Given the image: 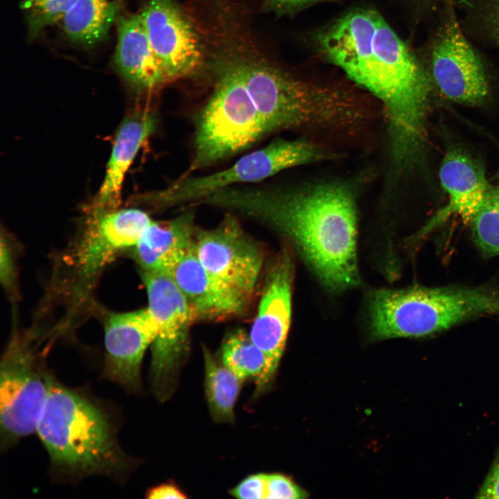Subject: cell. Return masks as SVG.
I'll return each instance as SVG.
<instances>
[{
    "label": "cell",
    "mask_w": 499,
    "mask_h": 499,
    "mask_svg": "<svg viewBox=\"0 0 499 499\" xmlns=\"http://www.w3.org/2000/svg\"><path fill=\"white\" fill-rule=\"evenodd\" d=\"M195 246L207 270L248 304L263 268V254L233 213H227L213 228L196 229Z\"/></svg>",
    "instance_id": "30bf717a"
},
{
    "label": "cell",
    "mask_w": 499,
    "mask_h": 499,
    "mask_svg": "<svg viewBox=\"0 0 499 499\" xmlns=\"http://www.w3.org/2000/svg\"><path fill=\"white\" fill-rule=\"evenodd\" d=\"M317 42L328 61L381 103L390 157L403 162L420 157L432 79L382 16L352 11L324 29Z\"/></svg>",
    "instance_id": "6da1fadb"
},
{
    "label": "cell",
    "mask_w": 499,
    "mask_h": 499,
    "mask_svg": "<svg viewBox=\"0 0 499 499\" xmlns=\"http://www.w3.org/2000/svg\"><path fill=\"white\" fill-rule=\"evenodd\" d=\"M139 13L170 82L199 71L203 62L200 39L175 0H142Z\"/></svg>",
    "instance_id": "5bb4252c"
},
{
    "label": "cell",
    "mask_w": 499,
    "mask_h": 499,
    "mask_svg": "<svg viewBox=\"0 0 499 499\" xmlns=\"http://www.w3.org/2000/svg\"><path fill=\"white\" fill-rule=\"evenodd\" d=\"M430 65L433 82L448 99L473 106L487 98L489 84L483 64L453 17L433 45Z\"/></svg>",
    "instance_id": "4fadbf2b"
},
{
    "label": "cell",
    "mask_w": 499,
    "mask_h": 499,
    "mask_svg": "<svg viewBox=\"0 0 499 499\" xmlns=\"http://www.w3.org/2000/svg\"><path fill=\"white\" fill-rule=\"evenodd\" d=\"M116 24L113 66L128 88L138 96H147L170 83L139 13H121Z\"/></svg>",
    "instance_id": "9a60e30c"
},
{
    "label": "cell",
    "mask_w": 499,
    "mask_h": 499,
    "mask_svg": "<svg viewBox=\"0 0 499 499\" xmlns=\"http://www.w3.org/2000/svg\"><path fill=\"white\" fill-rule=\"evenodd\" d=\"M333 0H265L271 9L281 12H290L313 4Z\"/></svg>",
    "instance_id": "f546056e"
},
{
    "label": "cell",
    "mask_w": 499,
    "mask_h": 499,
    "mask_svg": "<svg viewBox=\"0 0 499 499\" xmlns=\"http://www.w3.org/2000/svg\"><path fill=\"white\" fill-rule=\"evenodd\" d=\"M167 274L185 296L195 319L238 316L248 304L207 270L198 259L195 243L182 253Z\"/></svg>",
    "instance_id": "e0dca14e"
},
{
    "label": "cell",
    "mask_w": 499,
    "mask_h": 499,
    "mask_svg": "<svg viewBox=\"0 0 499 499\" xmlns=\"http://www.w3.org/2000/svg\"><path fill=\"white\" fill-rule=\"evenodd\" d=\"M148 309L157 334L151 344L150 384L159 401L172 394L179 369L189 349V333L195 319L185 296L171 277L164 272H140Z\"/></svg>",
    "instance_id": "9c48e42d"
},
{
    "label": "cell",
    "mask_w": 499,
    "mask_h": 499,
    "mask_svg": "<svg viewBox=\"0 0 499 499\" xmlns=\"http://www.w3.org/2000/svg\"><path fill=\"white\" fill-rule=\"evenodd\" d=\"M36 432L51 473L61 480L97 475L123 482L137 465L121 447L116 421L105 405L53 374Z\"/></svg>",
    "instance_id": "277c9868"
},
{
    "label": "cell",
    "mask_w": 499,
    "mask_h": 499,
    "mask_svg": "<svg viewBox=\"0 0 499 499\" xmlns=\"http://www.w3.org/2000/svg\"><path fill=\"white\" fill-rule=\"evenodd\" d=\"M229 493L240 499L265 498L266 474L256 473L246 477L231 489Z\"/></svg>",
    "instance_id": "4316f807"
},
{
    "label": "cell",
    "mask_w": 499,
    "mask_h": 499,
    "mask_svg": "<svg viewBox=\"0 0 499 499\" xmlns=\"http://www.w3.org/2000/svg\"><path fill=\"white\" fill-rule=\"evenodd\" d=\"M221 362L242 382L258 380L264 371L265 358L250 334L237 329L227 335L220 349Z\"/></svg>",
    "instance_id": "7402d4cb"
},
{
    "label": "cell",
    "mask_w": 499,
    "mask_h": 499,
    "mask_svg": "<svg viewBox=\"0 0 499 499\" xmlns=\"http://www.w3.org/2000/svg\"><path fill=\"white\" fill-rule=\"evenodd\" d=\"M306 497V493L289 478L279 473L266 474L265 498L301 499Z\"/></svg>",
    "instance_id": "484cf974"
},
{
    "label": "cell",
    "mask_w": 499,
    "mask_h": 499,
    "mask_svg": "<svg viewBox=\"0 0 499 499\" xmlns=\"http://www.w3.org/2000/svg\"><path fill=\"white\" fill-rule=\"evenodd\" d=\"M493 24L495 36L499 43V0H496L493 10Z\"/></svg>",
    "instance_id": "4dcf8cb0"
},
{
    "label": "cell",
    "mask_w": 499,
    "mask_h": 499,
    "mask_svg": "<svg viewBox=\"0 0 499 499\" xmlns=\"http://www.w3.org/2000/svg\"><path fill=\"white\" fill-rule=\"evenodd\" d=\"M11 236L3 229L0 242V281L8 299L15 303L19 297L17 250Z\"/></svg>",
    "instance_id": "d4e9b609"
},
{
    "label": "cell",
    "mask_w": 499,
    "mask_h": 499,
    "mask_svg": "<svg viewBox=\"0 0 499 499\" xmlns=\"http://www.w3.org/2000/svg\"><path fill=\"white\" fill-rule=\"evenodd\" d=\"M96 308L104 331L102 376L129 393L140 392L142 360L157 334L153 317L147 307L125 312Z\"/></svg>",
    "instance_id": "7c38bea8"
},
{
    "label": "cell",
    "mask_w": 499,
    "mask_h": 499,
    "mask_svg": "<svg viewBox=\"0 0 499 499\" xmlns=\"http://www.w3.org/2000/svg\"><path fill=\"white\" fill-rule=\"evenodd\" d=\"M194 214L186 211L166 221H152L129 250L139 272L168 273L195 243Z\"/></svg>",
    "instance_id": "d6986e66"
},
{
    "label": "cell",
    "mask_w": 499,
    "mask_h": 499,
    "mask_svg": "<svg viewBox=\"0 0 499 499\" xmlns=\"http://www.w3.org/2000/svg\"><path fill=\"white\" fill-rule=\"evenodd\" d=\"M31 330L12 326L0 365V449L6 451L36 432L52 376L49 351Z\"/></svg>",
    "instance_id": "52a82bcc"
},
{
    "label": "cell",
    "mask_w": 499,
    "mask_h": 499,
    "mask_svg": "<svg viewBox=\"0 0 499 499\" xmlns=\"http://www.w3.org/2000/svg\"><path fill=\"white\" fill-rule=\"evenodd\" d=\"M294 261L291 252L282 250L268 268L257 313L250 331L262 351L265 367L255 381L254 397L266 390L278 368L286 344L292 312Z\"/></svg>",
    "instance_id": "8fae6325"
},
{
    "label": "cell",
    "mask_w": 499,
    "mask_h": 499,
    "mask_svg": "<svg viewBox=\"0 0 499 499\" xmlns=\"http://www.w3.org/2000/svg\"><path fill=\"white\" fill-rule=\"evenodd\" d=\"M467 224L472 240L481 254L487 258L499 256V186H490Z\"/></svg>",
    "instance_id": "603a6c76"
},
{
    "label": "cell",
    "mask_w": 499,
    "mask_h": 499,
    "mask_svg": "<svg viewBox=\"0 0 499 499\" xmlns=\"http://www.w3.org/2000/svg\"><path fill=\"white\" fill-rule=\"evenodd\" d=\"M439 177L447 203L417 233L426 235L450 217L459 216L466 224L482 204L490 186L480 164L459 148L448 150L441 161Z\"/></svg>",
    "instance_id": "2e32d148"
},
{
    "label": "cell",
    "mask_w": 499,
    "mask_h": 499,
    "mask_svg": "<svg viewBox=\"0 0 499 499\" xmlns=\"http://www.w3.org/2000/svg\"><path fill=\"white\" fill-rule=\"evenodd\" d=\"M121 13L117 0H76L59 23L69 42L89 49L107 37Z\"/></svg>",
    "instance_id": "ffe728a7"
},
{
    "label": "cell",
    "mask_w": 499,
    "mask_h": 499,
    "mask_svg": "<svg viewBox=\"0 0 499 499\" xmlns=\"http://www.w3.org/2000/svg\"><path fill=\"white\" fill-rule=\"evenodd\" d=\"M204 391L212 419L218 423H233L234 407L242 381L204 346Z\"/></svg>",
    "instance_id": "44dd1931"
},
{
    "label": "cell",
    "mask_w": 499,
    "mask_h": 499,
    "mask_svg": "<svg viewBox=\"0 0 499 499\" xmlns=\"http://www.w3.org/2000/svg\"><path fill=\"white\" fill-rule=\"evenodd\" d=\"M336 157L322 145L308 139H278L240 157L228 168L203 176L181 177L166 189L141 194V202L155 209L192 205L218 189L257 182L286 168Z\"/></svg>",
    "instance_id": "ba28073f"
},
{
    "label": "cell",
    "mask_w": 499,
    "mask_h": 499,
    "mask_svg": "<svg viewBox=\"0 0 499 499\" xmlns=\"http://www.w3.org/2000/svg\"><path fill=\"white\" fill-rule=\"evenodd\" d=\"M152 221L139 208L89 207L74 237L54 259L36 322L57 315L49 329L51 335L57 340L71 333L94 310V289L105 268L130 250Z\"/></svg>",
    "instance_id": "3957f363"
},
{
    "label": "cell",
    "mask_w": 499,
    "mask_h": 499,
    "mask_svg": "<svg viewBox=\"0 0 499 499\" xmlns=\"http://www.w3.org/2000/svg\"><path fill=\"white\" fill-rule=\"evenodd\" d=\"M76 0H24L29 40H35L46 28L59 23Z\"/></svg>",
    "instance_id": "cb8c5ba5"
},
{
    "label": "cell",
    "mask_w": 499,
    "mask_h": 499,
    "mask_svg": "<svg viewBox=\"0 0 499 499\" xmlns=\"http://www.w3.org/2000/svg\"><path fill=\"white\" fill-rule=\"evenodd\" d=\"M217 67L213 90L196 121L193 156L182 177L238 153L268 134L231 58Z\"/></svg>",
    "instance_id": "8992f818"
},
{
    "label": "cell",
    "mask_w": 499,
    "mask_h": 499,
    "mask_svg": "<svg viewBox=\"0 0 499 499\" xmlns=\"http://www.w3.org/2000/svg\"><path fill=\"white\" fill-rule=\"evenodd\" d=\"M261 222L298 250L332 290L357 286L358 215L353 189L344 183L299 188L234 185L196 202Z\"/></svg>",
    "instance_id": "7a4b0ae2"
},
{
    "label": "cell",
    "mask_w": 499,
    "mask_h": 499,
    "mask_svg": "<svg viewBox=\"0 0 499 499\" xmlns=\"http://www.w3.org/2000/svg\"><path fill=\"white\" fill-rule=\"evenodd\" d=\"M475 497L499 498V453Z\"/></svg>",
    "instance_id": "83f0119b"
},
{
    "label": "cell",
    "mask_w": 499,
    "mask_h": 499,
    "mask_svg": "<svg viewBox=\"0 0 499 499\" xmlns=\"http://www.w3.org/2000/svg\"><path fill=\"white\" fill-rule=\"evenodd\" d=\"M146 497L150 499H184L188 496L173 482H165L148 489Z\"/></svg>",
    "instance_id": "f1b7e54d"
},
{
    "label": "cell",
    "mask_w": 499,
    "mask_h": 499,
    "mask_svg": "<svg viewBox=\"0 0 499 499\" xmlns=\"http://www.w3.org/2000/svg\"><path fill=\"white\" fill-rule=\"evenodd\" d=\"M369 314L374 338L425 337L478 317L499 315V287L380 289L371 295Z\"/></svg>",
    "instance_id": "5b68a950"
},
{
    "label": "cell",
    "mask_w": 499,
    "mask_h": 499,
    "mask_svg": "<svg viewBox=\"0 0 499 499\" xmlns=\"http://www.w3.org/2000/svg\"><path fill=\"white\" fill-rule=\"evenodd\" d=\"M155 128V116L150 111L139 110L125 116L118 128L103 181L90 208L102 210L119 208L125 175Z\"/></svg>",
    "instance_id": "ac0fdd59"
}]
</instances>
